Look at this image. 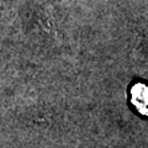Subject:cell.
I'll return each instance as SVG.
<instances>
[{"instance_id": "cell-1", "label": "cell", "mask_w": 148, "mask_h": 148, "mask_svg": "<svg viewBox=\"0 0 148 148\" xmlns=\"http://www.w3.org/2000/svg\"><path fill=\"white\" fill-rule=\"evenodd\" d=\"M132 101L142 114H148V86L136 84L132 88Z\"/></svg>"}]
</instances>
